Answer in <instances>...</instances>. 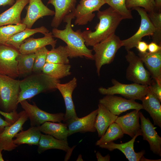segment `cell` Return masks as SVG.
I'll use <instances>...</instances> for the list:
<instances>
[{
	"label": "cell",
	"instance_id": "6da1fadb",
	"mask_svg": "<svg viewBox=\"0 0 161 161\" xmlns=\"http://www.w3.org/2000/svg\"><path fill=\"white\" fill-rule=\"evenodd\" d=\"M97 16L99 22L95 27V31L86 30L79 32L85 41L87 47L93 46L115 34L121 21L122 17L109 7L103 11H97Z\"/></svg>",
	"mask_w": 161,
	"mask_h": 161
},
{
	"label": "cell",
	"instance_id": "7a4b0ae2",
	"mask_svg": "<svg viewBox=\"0 0 161 161\" xmlns=\"http://www.w3.org/2000/svg\"><path fill=\"white\" fill-rule=\"evenodd\" d=\"M75 18L74 11L64 18L63 21L66 23L63 30L54 28L51 32L54 37L62 40L67 44L69 53V58L84 57L94 60L93 50L88 49L85 44V41L80 35L79 30L76 31L72 29L71 22Z\"/></svg>",
	"mask_w": 161,
	"mask_h": 161
},
{
	"label": "cell",
	"instance_id": "3957f363",
	"mask_svg": "<svg viewBox=\"0 0 161 161\" xmlns=\"http://www.w3.org/2000/svg\"><path fill=\"white\" fill-rule=\"evenodd\" d=\"M59 80L54 78L42 72L34 73L20 80V92L18 103L25 100H30L39 94L56 89Z\"/></svg>",
	"mask_w": 161,
	"mask_h": 161
},
{
	"label": "cell",
	"instance_id": "277c9868",
	"mask_svg": "<svg viewBox=\"0 0 161 161\" xmlns=\"http://www.w3.org/2000/svg\"><path fill=\"white\" fill-rule=\"evenodd\" d=\"M20 81L0 74V110L7 113L16 111Z\"/></svg>",
	"mask_w": 161,
	"mask_h": 161
},
{
	"label": "cell",
	"instance_id": "5b68a950",
	"mask_svg": "<svg viewBox=\"0 0 161 161\" xmlns=\"http://www.w3.org/2000/svg\"><path fill=\"white\" fill-rule=\"evenodd\" d=\"M92 47L96 72L99 76L102 66L111 63L118 50L122 47V40L114 34Z\"/></svg>",
	"mask_w": 161,
	"mask_h": 161
},
{
	"label": "cell",
	"instance_id": "8992f818",
	"mask_svg": "<svg viewBox=\"0 0 161 161\" xmlns=\"http://www.w3.org/2000/svg\"><path fill=\"white\" fill-rule=\"evenodd\" d=\"M113 86L107 88L100 87L98 90L103 95L119 94L126 98L141 100L149 92L148 86L134 83L130 84L121 83L112 79Z\"/></svg>",
	"mask_w": 161,
	"mask_h": 161
},
{
	"label": "cell",
	"instance_id": "52a82bcc",
	"mask_svg": "<svg viewBox=\"0 0 161 161\" xmlns=\"http://www.w3.org/2000/svg\"><path fill=\"white\" fill-rule=\"evenodd\" d=\"M127 52L125 58L129 64L126 71V79L134 83L148 86L151 77L142 61L133 52L129 50Z\"/></svg>",
	"mask_w": 161,
	"mask_h": 161
},
{
	"label": "cell",
	"instance_id": "ba28073f",
	"mask_svg": "<svg viewBox=\"0 0 161 161\" xmlns=\"http://www.w3.org/2000/svg\"><path fill=\"white\" fill-rule=\"evenodd\" d=\"M19 103L28 115L31 126L38 127L47 122H60L64 119V113H49L39 108L34 102L32 105L25 100Z\"/></svg>",
	"mask_w": 161,
	"mask_h": 161
},
{
	"label": "cell",
	"instance_id": "9c48e42d",
	"mask_svg": "<svg viewBox=\"0 0 161 161\" xmlns=\"http://www.w3.org/2000/svg\"><path fill=\"white\" fill-rule=\"evenodd\" d=\"M137 11L141 18L140 25L136 32L130 37L122 40V47L124 46L127 51L136 47L137 42L141 41L145 36H152L155 28L150 20L147 12L143 8L136 7L132 9Z\"/></svg>",
	"mask_w": 161,
	"mask_h": 161
},
{
	"label": "cell",
	"instance_id": "30bf717a",
	"mask_svg": "<svg viewBox=\"0 0 161 161\" xmlns=\"http://www.w3.org/2000/svg\"><path fill=\"white\" fill-rule=\"evenodd\" d=\"M20 53L11 46L0 45V74L14 79L19 76L16 58Z\"/></svg>",
	"mask_w": 161,
	"mask_h": 161
},
{
	"label": "cell",
	"instance_id": "8fae6325",
	"mask_svg": "<svg viewBox=\"0 0 161 161\" xmlns=\"http://www.w3.org/2000/svg\"><path fill=\"white\" fill-rule=\"evenodd\" d=\"M99 103L106 107L113 114L118 116L130 109H143L141 104L135 100L123 98L114 95H106L100 99Z\"/></svg>",
	"mask_w": 161,
	"mask_h": 161
},
{
	"label": "cell",
	"instance_id": "7c38bea8",
	"mask_svg": "<svg viewBox=\"0 0 161 161\" xmlns=\"http://www.w3.org/2000/svg\"><path fill=\"white\" fill-rule=\"evenodd\" d=\"M17 120L10 125L5 127L0 134V148L2 150L11 151L15 149L18 145L13 142V138L16 134L23 130V125L29 119L25 111H22L19 113Z\"/></svg>",
	"mask_w": 161,
	"mask_h": 161
},
{
	"label": "cell",
	"instance_id": "4fadbf2b",
	"mask_svg": "<svg viewBox=\"0 0 161 161\" xmlns=\"http://www.w3.org/2000/svg\"><path fill=\"white\" fill-rule=\"evenodd\" d=\"M105 4V0H80L74 10L75 24L85 25L91 21L95 16L93 12L99 11Z\"/></svg>",
	"mask_w": 161,
	"mask_h": 161
},
{
	"label": "cell",
	"instance_id": "5bb4252c",
	"mask_svg": "<svg viewBox=\"0 0 161 161\" xmlns=\"http://www.w3.org/2000/svg\"><path fill=\"white\" fill-rule=\"evenodd\" d=\"M141 130L132 139L128 142L121 144H117L113 142L108 143L101 145L99 147L106 149L110 151H112L115 149H118L121 151L125 156L126 158L129 161H161L152 160L147 159L145 157L144 155L145 154V150L136 152L134 149V143L136 138L139 136H142Z\"/></svg>",
	"mask_w": 161,
	"mask_h": 161
},
{
	"label": "cell",
	"instance_id": "9a60e30c",
	"mask_svg": "<svg viewBox=\"0 0 161 161\" xmlns=\"http://www.w3.org/2000/svg\"><path fill=\"white\" fill-rule=\"evenodd\" d=\"M77 86V80L73 78L69 82L65 83H58L56 88L60 91L63 98L66 107L63 122L67 123L78 117L72 98L73 92Z\"/></svg>",
	"mask_w": 161,
	"mask_h": 161
},
{
	"label": "cell",
	"instance_id": "2e32d148",
	"mask_svg": "<svg viewBox=\"0 0 161 161\" xmlns=\"http://www.w3.org/2000/svg\"><path fill=\"white\" fill-rule=\"evenodd\" d=\"M140 128L144 140L149 144L150 150L155 154L161 157V137L155 130L154 125L148 118H146L140 112Z\"/></svg>",
	"mask_w": 161,
	"mask_h": 161
},
{
	"label": "cell",
	"instance_id": "e0dca14e",
	"mask_svg": "<svg viewBox=\"0 0 161 161\" xmlns=\"http://www.w3.org/2000/svg\"><path fill=\"white\" fill-rule=\"evenodd\" d=\"M26 8V15L21 20V23L30 29L39 18L46 16H53L55 13L45 5L41 0H29V5Z\"/></svg>",
	"mask_w": 161,
	"mask_h": 161
},
{
	"label": "cell",
	"instance_id": "ac0fdd59",
	"mask_svg": "<svg viewBox=\"0 0 161 161\" xmlns=\"http://www.w3.org/2000/svg\"><path fill=\"white\" fill-rule=\"evenodd\" d=\"M98 111L97 109L84 117H78L66 123L69 131V136L78 132H95L96 130L95 127V123Z\"/></svg>",
	"mask_w": 161,
	"mask_h": 161
},
{
	"label": "cell",
	"instance_id": "d6986e66",
	"mask_svg": "<svg viewBox=\"0 0 161 161\" xmlns=\"http://www.w3.org/2000/svg\"><path fill=\"white\" fill-rule=\"evenodd\" d=\"M44 37L37 38L29 37L25 39L21 45L18 50L22 54L35 53L38 50L47 45H50L55 48L57 43L51 32L44 35Z\"/></svg>",
	"mask_w": 161,
	"mask_h": 161
},
{
	"label": "cell",
	"instance_id": "ffe728a7",
	"mask_svg": "<svg viewBox=\"0 0 161 161\" xmlns=\"http://www.w3.org/2000/svg\"><path fill=\"white\" fill-rule=\"evenodd\" d=\"M140 112L134 109L125 115L118 117L115 122L120 126L124 134L132 138L141 130L139 122Z\"/></svg>",
	"mask_w": 161,
	"mask_h": 161
},
{
	"label": "cell",
	"instance_id": "44dd1931",
	"mask_svg": "<svg viewBox=\"0 0 161 161\" xmlns=\"http://www.w3.org/2000/svg\"><path fill=\"white\" fill-rule=\"evenodd\" d=\"M77 0H48L47 4L52 5L55 13L51 23V26L57 28L65 16L74 10Z\"/></svg>",
	"mask_w": 161,
	"mask_h": 161
},
{
	"label": "cell",
	"instance_id": "7402d4cb",
	"mask_svg": "<svg viewBox=\"0 0 161 161\" xmlns=\"http://www.w3.org/2000/svg\"><path fill=\"white\" fill-rule=\"evenodd\" d=\"M138 56L145 65L151 77L161 83V51L155 53L139 52Z\"/></svg>",
	"mask_w": 161,
	"mask_h": 161
},
{
	"label": "cell",
	"instance_id": "603a6c76",
	"mask_svg": "<svg viewBox=\"0 0 161 161\" xmlns=\"http://www.w3.org/2000/svg\"><path fill=\"white\" fill-rule=\"evenodd\" d=\"M29 2V0H16L10 8L0 14V27L21 23V12Z\"/></svg>",
	"mask_w": 161,
	"mask_h": 161
},
{
	"label": "cell",
	"instance_id": "cb8c5ba5",
	"mask_svg": "<svg viewBox=\"0 0 161 161\" xmlns=\"http://www.w3.org/2000/svg\"><path fill=\"white\" fill-rule=\"evenodd\" d=\"M141 101L143 109L149 114L153 120L154 125L161 128V102L150 91Z\"/></svg>",
	"mask_w": 161,
	"mask_h": 161
},
{
	"label": "cell",
	"instance_id": "d4e9b609",
	"mask_svg": "<svg viewBox=\"0 0 161 161\" xmlns=\"http://www.w3.org/2000/svg\"><path fill=\"white\" fill-rule=\"evenodd\" d=\"M98 113L95 123L98 136L100 137L105 133L109 126L115 122L118 116L112 113L103 105L98 104Z\"/></svg>",
	"mask_w": 161,
	"mask_h": 161
},
{
	"label": "cell",
	"instance_id": "484cf974",
	"mask_svg": "<svg viewBox=\"0 0 161 161\" xmlns=\"http://www.w3.org/2000/svg\"><path fill=\"white\" fill-rule=\"evenodd\" d=\"M37 151L41 154L50 149H58L66 152L71 148L67 140L58 139L50 135L41 134Z\"/></svg>",
	"mask_w": 161,
	"mask_h": 161
},
{
	"label": "cell",
	"instance_id": "4316f807",
	"mask_svg": "<svg viewBox=\"0 0 161 161\" xmlns=\"http://www.w3.org/2000/svg\"><path fill=\"white\" fill-rule=\"evenodd\" d=\"M41 131L58 139L67 140L69 131L67 124L60 122H46L38 126Z\"/></svg>",
	"mask_w": 161,
	"mask_h": 161
},
{
	"label": "cell",
	"instance_id": "83f0119b",
	"mask_svg": "<svg viewBox=\"0 0 161 161\" xmlns=\"http://www.w3.org/2000/svg\"><path fill=\"white\" fill-rule=\"evenodd\" d=\"M41 132L38 126H31L26 130L18 133L15 136L16 138L13 140V143L18 146L23 144L38 146Z\"/></svg>",
	"mask_w": 161,
	"mask_h": 161
},
{
	"label": "cell",
	"instance_id": "f1b7e54d",
	"mask_svg": "<svg viewBox=\"0 0 161 161\" xmlns=\"http://www.w3.org/2000/svg\"><path fill=\"white\" fill-rule=\"evenodd\" d=\"M49 32V30L44 26L33 29L26 28L25 29L12 36L5 44L11 46L18 49L24 41L31 36L37 33L44 35Z\"/></svg>",
	"mask_w": 161,
	"mask_h": 161
},
{
	"label": "cell",
	"instance_id": "f546056e",
	"mask_svg": "<svg viewBox=\"0 0 161 161\" xmlns=\"http://www.w3.org/2000/svg\"><path fill=\"white\" fill-rule=\"evenodd\" d=\"M71 66L68 64L46 63L42 72L57 79L70 75Z\"/></svg>",
	"mask_w": 161,
	"mask_h": 161
},
{
	"label": "cell",
	"instance_id": "4dcf8cb0",
	"mask_svg": "<svg viewBox=\"0 0 161 161\" xmlns=\"http://www.w3.org/2000/svg\"><path fill=\"white\" fill-rule=\"evenodd\" d=\"M35 57V53H20L16 58L19 76L25 77L32 74Z\"/></svg>",
	"mask_w": 161,
	"mask_h": 161
},
{
	"label": "cell",
	"instance_id": "1f68e13d",
	"mask_svg": "<svg viewBox=\"0 0 161 161\" xmlns=\"http://www.w3.org/2000/svg\"><path fill=\"white\" fill-rule=\"evenodd\" d=\"M69 51L67 46H59L57 48H52L48 52L46 63L68 64L69 61Z\"/></svg>",
	"mask_w": 161,
	"mask_h": 161
},
{
	"label": "cell",
	"instance_id": "d6a6232c",
	"mask_svg": "<svg viewBox=\"0 0 161 161\" xmlns=\"http://www.w3.org/2000/svg\"><path fill=\"white\" fill-rule=\"evenodd\" d=\"M124 133L120 126L115 122L110 125L104 135L95 143L98 146L122 138Z\"/></svg>",
	"mask_w": 161,
	"mask_h": 161
},
{
	"label": "cell",
	"instance_id": "836d02e7",
	"mask_svg": "<svg viewBox=\"0 0 161 161\" xmlns=\"http://www.w3.org/2000/svg\"><path fill=\"white\" fill-rule=\"evenodd\" d=\"M26 26L22 23L9 24L0 27V45L5 44L7 41L14 34L23 30Z\"/></svg>",
	"mask_w": 161,
	"mask_h": 161
},
{
	"label": "cell",
	"instance_id": "e575fe53",
	"mask_svg": "<svg viewBox=\"0 0 161 161\" xmlns=\"http://www.w3.org/2000/svg\"><path fill=\"white\" fill-rule=\"evenodd\" d=\"M114 11L119 14L123 19L133 18L131 10L128 9L126 5V0H105Z\"/></svg>",
	"mask_w": 161,
	"mask_h": 161
},
{
	"label": "cell",
	"instance_id": "d590c367",
	"mask_svg": "<svg viewBox=\"0 0 161 161\" xmlns=\"http://www.w3.org/2000/svg\"><path fill=\"white\" fill-rule=\"evenodd\" d=\"M148 15L155 28L152 36L153 41L161 46V12H153L148 13Z\"/></svg>",
	"mask_w": 161,
	"mask_h": 161
},
{
	"label": "cell",
	"instance_id": "8d00e7d4",
	"mask_svg": "<svg viewBox=\"0 0 161 161\" xmlns=\"http://www.w3.org/2000/svg\"><path fill=\"white\" fill-rule=\"evenodd\" d=\"M48 50L45 47L36 51L32 69V72H42L43 68L46 63L47 56Z\"/></svg>",
	"mask_w": 161,
	"mask_h": 161
},
{
	"label": "cell",
	"instance_id": "74e56055",
	"mask_svg": "<svg viewBox=\"0 0 161 161\" xmlns=\"http://www.w3.org/2000/svg\"><path fill=\"white\" fill-rule=\"evenodd\" d=\"M126 4L129 9L139 7H143L148 13L155 12L154 0H126Z\"/></svg>",
	"mask_w": 161,
	"mask_h": 161
},
{
	"label": "cell",
	"instance_id": "f35d334b",
	"mask_svg": "<svg viewBox=\"0 0 161 161\" xmlns=\"http://www.w3.org/2000/svg\"><path fill=\"white\" fill-rule=\"evenodd\" d=\"M148 87L149 91L161 102V83L153 79Z\"/></svg>",
	"mask_w": 161,
	"mask_h": 161
},
{
	"label": "cell",
	"instance_id": "ab89813d",
	"mask_svg": "<svg viewBox=\"0 0 161 161\" xmlns=\"http://www.w3.org/2000/svg\"><path fill=\"white\" fill-rule=\"evenodd\" d=\"M0 114L2 115L4 117L5 120L11 124L15 122L19 117L18 113L17 111L7 113L0 110Z\"/></svg>",
	"mask_w": 161,
	"mask_h": 161
},
{
	"label": "cell",
	"instance_id": "60d3db41",
	"mask_svg": "<svg viewBox=\"0 0 161 161\" xmlns=\"http://www.w3.org/2000/svg\"><path fill=\"white\" fill-rule=\"evenodd\" d=\"M148 52L155 53L161 51V46L156 43L152 41L148 45Z\"/></svg>",
	"mask_w": 161,
	"mask_h": 161
},
{
	"label": "cell",
	"instance_id": "b9f144b4",
	"mask_svg": "<svg viewBox=\"0 0 161 161\" xmlns=\"http://www.w3.org/2000/svg\"><path fill=\"white\" fill-rule=\"evenodd\" d=\"M148 44L146 42L141 41L137 42L136 47L139 52L144 53L147 52L148 50Z\"/></svg>",
	"mask_w": 161,
	"mask_h": 161
},
{
	"label": "cell",
	"instance_id": "7bdbcfd3",
	"mask_svg": "<svg viewBox=\"0 0 161 161\" xmlns=\"http://www.w3.org/2000/svg\"><path fill=\"white\" fill-rule=\"evenodd\" d=\"M96 155L98 161H109L110 160V156L109 154L103 157L99 152L97 151Z\"/></svg>",
	"mask_w": 161,
	"mask_h": 161
},
{
	"label": "cell",
	"instance_id": "ee69618b",
	"mask_svg": "<svg viewBox=\"0 0 161 161\" xmlns=\"http://www.w3.org/2000/svg\"><path fill=\"white\" fill-rule=\"evenodd\" d=\"M11 125L5 120H3L0 116V134L3 131L5 127Z\"/></svg>",
	"mask_w": 161,
	"mask_h": 161
},
{
	"label": "cell",
	"instance_id": "f6af8a7d",
	"mask_svg": "<svg viewBox=\"0 0 161 161\" xmlns=\"http://www.w3.org/2000/svg\"><path fill=\"white\" fill-rule=\"evenodd\" d=\"M16 0H0V6L7 5H13L15 2Z\"/></svg>",
	"mask_w": 161,
	"mask_h": 161
},
{
	"label": "cell",
	"instance_id": "bcb514c9",
	"mask_svg": "<svg viewBox=\"0 0 161 161\" xmlns=\"http://www.w3.org/2000/svg\"><path fill=\"white\" fill-rule=\"evenodd\" d=\"M155 4V12H161V0H154Z\"/></svg>",
	"mask_w": 161,
	"mask_h": 161
},
{
	"label": "cell",
	"instance_id": "7dc6e473",
	"mask_svg": "<svg viewBox=\"0 0 161 161\" xmlns=\"http://www.w3.org/2000/svg\"><path fill=\"white\" fill-rule=\"evenodd\" d=\"M77 161H83V160L82 158V156L81 154L79 155L78 157L76 160Z\"/></svg>",
	"mask_w": 161,
	"mask_h": 161
},
{
	"label": "cell",
	"instance_id": "c3c4849f",
	"mask_svg": "<svg viewBox=\"0 0 161 161\" xmlns=\"http://www.w3.org/2000/svg\"><path fill=\"white\" fill-rule=\"evenodd\" d=\"M2 150L0 148V161H4L3 157L1 153V151Z\"/></svg>",
	"mask_w": 161,
	"mask_h": 161
}]
</instances>
